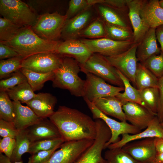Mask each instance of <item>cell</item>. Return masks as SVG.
I'll use <instances>...</instances> for the list:
<instances>
[{"label":"cell","mask_w":163,"mask_h":163,"mask_svg":"<svg viewBox=\"0 0 163 163\" xmlns=\"http://www.w3.org/2000/svg\"><path fill=\"white\" fill-rule=\"evenodd\" d=\"M49 119L65 142L95 138V120L77 109L59 106Z\"/></svg>","instance_id":"1"},{"label":"cell","mask_w":163,"mask_h":163,"mask_svg":"<svg viewBox=\"0 0 163 163\" xmlns=\"http://www.w3.org/2000/svg\"><path fill=\"white\" fill-rule=\"evenodd\" d=\"M60 42L43 39L34 32L31 27L26 26L21 27L10 40L1 42L13 48L24 59L38 53H56Z\"/></svg>","instance_id":"2"},{"label":"cell","mask_w":163,"mask_h":163,"mask_svg":"<svg viewBox=\"0 0 163 163\" xmlns=\"http://www.w3.org/2000/svg\"><path fill=\"white\" fill-rule=\"evenodd\" d=\"M80 71L79 64L75 59L63 56L61 65L53 72V86L67 90L75 97H83L85 80L79 77Z\"/></svg>","instance_id":"3"},{"label":"cell","mask_w":163,"mask_h":163,"mask_svg":"<svg viewBox=\"0 0 163 163\" xmlns=\"http://www.w3.org/2000/svg\"><path fill=\"white\" fill-rule=\"evenodd\" d=\"M0 14L21 27H33L39 16L28 4L20 0H0Z\"/></svg>","instance_id":"4"},{"label":"cell","mask_w":163,"mask_h":163,"mask_svg":"<svg viewBox=\"0 0 163 163\" xmlns=\"http://www.w3.org/2000/svg\"><path fill=\"white\" fill-rule=\"evenodd\" d=\"M79 65L81 71L91 73L105 81L117 86L124 87L123 83L113 66L106 57L98 53H93L83 64Z\"/></svg>","instance_id":"5"},{"label":"cell","mask_w":163,"mask_h":163,"mask_svg":"<svg viewBox=\"0 0 163 163\" xmlns=\"http://www.w3.org/2000/svg\"><path fill=\"white\" fill-rule=\"evenodd\" d=\"M67 20L66 16L57 12L46 13L38 17L31 28L38 36L48 40L59 41L64 26Z\"/></svg>","instance_id":"6"},{"label":"cell","mask_w":163,"mask_h":163,"mask_svg":"<svg viewBox=\"0 0 163 163\" xmlns=\"http://www.w3.org/2000/svg\"><path fill=\"white\" fill-rule=\"evenodd\" d=\"M96 136L92 144L80 156L75 163H99L104 160L102 152L111 136V131L102 120H95Z\"/></svg>","instance_id":"7"},{"label":"cell","mask_w":163,"mask_h":163,"mask_svg":"<svg viewBox=\"0 0 163 163\" xmlns=\"http://www.w3.org/2000/svg\"><path fill=\"white\" fill-rule=\"evenodd\" d=\"M84 99L91 112L94 119H100L106 123L110 129L111 136L106 144L104 149L111 144L119 141V136L124 134H135L140 132L141 130L127 122H119L112 119L98 110L91 101L86 98Z\"/></svg>","instance_id":"8"},{"label":"cell","mask_w":163,"mask_h":163,"mask_svg":"<svg viewBox=\"0 0 163 163\" xmlns=\"http://www.w3.org/2000/svg\"><path fill=\"white\" fill-rule=\"evenodd\" d=\"M94 141L82 139L64 142L44 163H75Z\"/></svg>","instance_id":"9"},{"label":"cell","mask_w":163,"mask_h":163,"mask_svg":"<svg viewBox=\"0 0 163 163\" xmlns=\"http://www.w3.org/2000/svg\"><path fill=\"white\" fill-rule=\"evenodd\" d=\"M83 98L92 102L100 98L116 96L124 91V87L107 84L101 78L91 73H87Z\"/></svg>","instance_id":"10"},{"label":"cell","mask_w":163,"mask_h":163,"mask_svg":"<svg viewBox=\"0 0 163 163\" xmlns=\"http://www.w3.org/2000/svg\"><path fill=\"white\" fill-rule=\"evenodd\" d=\"M63 57L53 53L37 54L24 59L21 68L40 73L54 72L61 65Z\"/></svg>","instance_id":"11"},{"label":"cell","mask_w":163,"mask_h":163,"mask_svg":"<svg viewBox=\"0 0 163 163\" xmlns=\"http://www.w3.org/2000/svg\"><path fill=\"white\" fill-rule=\"evenodd\" d=\"M94 5H91L73 18L67 20L61 33L64 40L78 39L81 32L97 17Z\"/></svg>","instance_id":"12"},{"label":"cell","mask_w":163,"mask_h":163,"mask_svg":"<svg viewBox=\"0 0 163 163\" xmlns=\"http://www.w3.org/2000/svg\"><path fill=\"white\" fill-rule=\"evenodd\" d=\"M138 43H134L126 51L119 54L106 57L111 64L136 87L135 74L138 64L136 51Z\"/></svg>","instance_id":"13"},{"label":"cell","mask_w":163,"mask_h":163,"mask_svg":"<svg viewBox=\"0 0 163 163\" xmlns=\"http://www.w3.org/2000/svg\"><path fill=\"white\" fill-rule=\"evenodd\" d=\"M92 53H98L106 57L116 56L129 49L133 41L120 42L104 37L98 39H80Z\"/></svg>","instance_id":"14"},{"label":"cell","mask_w":163,"mask_h":163,"mask_svg":"<svg viewBox=\"0 0 163 163\" xmlns=\"http://www.w3.org/2000/svg\"><path fill=\"white\" fill-rule=\"evenodd\" d=\"M155 138H149L129 142L122 148L139 163L154 161L157 154Z\"/></svg>","instance_id":"15"},{"label":"cell","mask_w":163,"mask_h":163,"mask_svg":"<svg viewBox=\"0 0 163 163\" xmlns=\"http://www.w3.org/2000/svg\"><path fill=\"white\" fill-rule=\"evenodd\" d=\"M127 120L139 130L146 129L157 116L144 106L137 103L128 102L123 106Z\"/></svg>","instance_id":"16"},{"label":"cell","mask_w":163,"mask_h":163,"mask_svg":"<svg viewBox=\"0 0 163 163\" xmlns=\"http://www.w3.org/2000/svg\"><path fill=\"white\" fill-rule=\"evenodd\" d=\"M56 53L75 59L80 65L85 63L93 53L80 39H73L61 42Z\"/></svg>","instance_id":"17"},{"label":"cell","mask_w":163,"mask_h":163,"mask_svg":"<svg viewBox=\"0 0 163 163\" xmlns=\"http://www.w3.org/2000/svg\"><path fill=\"white\" fill-rule=\"evenodd\" d=\"M94 6L97 17L104 22L133 30L129 17V11L101 4H96Z\"/></svg>","instance_id":"18"},{"label":"cell","mask_w":163,"mask_h":163,"mask_svg":"<svg viewBox=\"0 0 163 163\" xmlns=\"http://www.w3.org/2000/svg\"><path fill=\"white\" fill-rule=\"evenodd\" d=\"M119 141L108 145L107 148H122L127 143L149 138H163V129L157 117H155L148 126L142 131L135 134H124Z\"/></svg>","instance_id":"19"},{"label":"cell","mask_w":163,"mask_h":163,"mask_svg":"<svg viewBox=\"0 0 163 163\" xmlns=\"http://www.w3.org/2000/svg\"><path fill=\"white\" fill-rule=\"evenodd\" d=\"M57 102L55 96L48 93H39L26 104L39 117L43 119L50 117L54 113Z\"/></svg>","instance_id":"20"},{"label":"cell","mask_w":163,"mask_h":163,"mask_svg":"<svg viewBox=\"0 0 163 163\" xmlns=\"http://www.w3.org/2000/svg\"><path fill=\"white\" fill-rule=\"evenodd\" d=\"M140 15L144 24L149 29L163 25V8L158 0H143Z\"/></svg>","instance_id":"21"},{"label":"cell","mask_w":163,"mask_h":163,"mask_svg":"<svg viewBox=\"0 0 163 163\" xmlns=\"http://www.w3.org/2000/svg\"><path fill=\"white\" fill-rule=\"evenodd\" d=\"M25 130L31 143L61 137L55 126L47 118L43 119L38 123L28 127Z\"/></svg>","instance_id":"22"},{"label":"cell","mask_w":163,"mask_h":163,"mask_svg":"<svg viewBox=\"0 0 163 163\" xmlns=\"http://www.w3.org/2000/svg\"><path fill=\"white\" fill-rule=\"evenodd\" d=\"M143 0H129L128 15L133 32L134 42L138 43L149 28L144 24L140 15Z\"/></svg>","instance_id":"23"},{"label":"cell","mask_w":163,"mask_h":163,"mask_svg":"<svg viewBox=\"0 0 163 163\" xmlns=\"http://www.w3.org/2000/svg\"><path fill=\"white\" fill-rule=\"evenodd\" d=\"M91 102L106 115L113 117L121 122H126L123 109L124 104L116 96L100 98L94 100Z\"/></svg>","instance_id":"24"},{"label":"cell","mask_w":163,"mask_h":163,"mask_svg":"<svg viewBox=\"0 0 163 163\" xmlns=\"http://www.w3.org/2000/svg\"><path fill=\"white\" fill-rule=\"evenodd\" d=\"M15 117L14 123L19 131L26 129L43 119L38 117L28 106L23 105L18 101H13Z\"/></svg>","instance_id":"25"},{"label":"cell","mask_w":163,"mask_h":163,"mask_svg":"<svg viewBox=\"0 0 163 163\" xmlns=\"http://www.w3.org/2000/svg\"><path fill=\"white\" fill-rule=\"evenodd\" d=\"M155 28H150L138 43L136 56L138 61L144 62L151 56L158 54L161 52L158 46Z\"/></svg>","instance_id":"26"},{"label":"cell","mask_w":163,"mask_h":163,"mask_svg":"<svg viewBox=\"0 0 163 163\" xmlns=\"http://www.w3.org/2000/svg\"><path fill=\"white\" fill-rule=\"evenodd\" d=\"M136 87L139 90L158 87V79L141 63H138L135 76Z\"/></svg>","instance_id":"27"},{"label":"cell","mask_w":163,"mask_h":163,"mask_svg":"<svg viewBox=\"0 0 163 163\" xmlns=\"http://www.w3.org/2000/svg\"><path fill=\"white\" fill-rule=\"evenodd\" d=\"M117 71L123 83L125 89L123 93H119L116 97L124 104L127 102H132L139 104L145 107L141 98L139 91L132 86L129 79L119 70L117 69Z\"/></svg>","instance_id":"28"},{"label":"cell","mask_w":163,"mask_h":163,"mask_svg":"<svg viewBox=\"0 0 163 163\" xmlns=\"http://www.w3.org/2000/svg\"><path fill=\"white\" fill-rule=\"evenodd\" d=\"M104 23L106 38L117 41L134 42V34L132 29Z\"/></svg>","instance_id":"29"},{"label":"cell","mask_w":163,"mask_h":163,"mask_svg":"<svg viewBox=\"0 0 163 163\" xmlns=\"http://www.w3.org/2000/svg\"><path fill=\"white\" fill-rule=\"evenodd\" d=\"M11 99L26 103L36 96L27 82L17 85L5 91Z\"/></svg>","instance_id":"30"},{"label":"cell","mask_w":163,"mask_h":163,"mask_svg":"<svg viewBox=\"0 0 163 163\" xmlns=\"http://www.w3.org/2000/svg\"><path fill=\"white\" fill-rule=\"evenodd\" d=\"M20 70L26 76L28 83L34 92L42 89L46 82L52 81L54 77L53 72L40 73L22 68Z\"/></svg>","instance_id":"31"},{"label":"cell","mask_w":163,"mask_h":163,"mask_svg":"<svg viewBox=\"0 0 163 163\" xmlns=\"http://www.w3.org/2000/svg\"><path fill=\"white\" fill-rule=\"evenodd\" d=\"M139 91L145 107L157 116L159 99L158 87H149Z\"/></svg>","instance_id":"32"},{"label":"cell","mask_w":163,"mask_h":163,"mask_svg":"<svg viewBox=\"0 0 163 163\" xmlns=\"http://www.w3.org/2000/svg\"><path fill=\"white\" fill-rule=\"evenodd\" d=\"M15 147L10 158L13 162L22 161V156L25 153L28 152L31 142L29 139L25 129L19 131L15 138Z\"/></svg>","instance_id":"33"},{"label":"cell","mask_w":163,"mask_h":163,"mask_svg":"<svg viewBox=\"0 0 163 163\" xmlns=\"http://www.w3.org/2000/svg\"><path fill=\"white\" fill-rule=\"evenodd\" d=\"M103 21L97 17L80 34L79 38L95 39L106 37Z\"/></svg>","instance_id":"34"},{"label":"cell","mask_w":163,"mask_h":163,"mask_svg":"<svg viewBox=\"0 0 163 163\" xmlns=\"http://www.w3.org/2000/svg\"><path fill=\"white\" fill-rule=\"evenodd\" d=\"M24 59L21 56L1 60L0 61V78L4 79L9 77L14 72L21 68Z\"/></svg>","instance_id":"35"},{"label":"cell","mask_w":163,"mask_h":163,"mask_svg":"<svg viewBox=\"0 0 163 163\" xmlns=\"http://www.w3.org/2000/svg\"><path fill=\"white\" fill-rule=\"evenodd\" d=\"M104 158L107 163H139L122 148L108 149Z\"/></svg>","instance_id":"36"},{"label":"cell","mask_w":163,"mask_h":163,"mask_svg":"<svg viewBox=\"0 0 163 163\" xmlns=\"http://www.w3.org/2000/svg\"><path fill=\"white\" fill-rule=\"evenodd\" d=\"M5 91L0 92V119L14 123L15 114L12 101Z\"/></svg>","instance_id":"37"},{"label":"cell","mask_w":163,"mask_h":163,"mask_svg":"<svg viewBox=\"0 0 163 163\" xmlns=\"http://www.w3.org/2000/svg\"><path fill=\"white\" fill-rule=\"evenodd\" d=\"M65 142L62 137L40 140L31 143L28 153L31 155L38 152L52 150Z\"/></svg>","instance_id":"38"},{"label":"cell","mask_w":163,"mask_h":163,"mask_svg":"<svg viewBox=\"0 0 163 163\" xmlns=\"http://www.w3.org/2000/svg\"><path fill=\"white\" fill-rule=\"evenodd\" d=\"M21 27L3 18H0V42H6L12 39Z\"/></svg>","instance_id":"39"},{"label":"cell","mask_w":163,"mask_h":163,"mask_svg":"<svg viewBox=\"0 0 163 163\" xmlns=\"http://www.w3.org/2000/svg\"><path fill=\"white\" fill-rule=\"evenodd\" d=\"M158 79L163 76V52L153 55L141 63Z\"/></svg>","instance_id":"40"},{"label":"cell","mask_w":163,"mask_h":163,"mask_svg":"<svg viewBox=\"0 0 163 163\" xmlns=\"http://www.w3.org/2000/svg\"><path fill=\"white\" fill-rule=\"evenodd\" d=\"M27 82V79L20 69L13 73L8 78L0 81V91H6L17 85Z\"/></svg>","instance_id":"41"},{"label":"cell","mask_w":163,"mask_h":163,"mask_svg":"<svg viewBox=\"0 0 163 163\" xmlns=\"http://www.w3.org/2000/svg\"><path fill=\"white\" fill-rule=\"evenodd\" d=\"M91 6L88 0H71L65 15L69 19Z\"/></svg>","instance_id":"42"},{"label":"cell","mask_w":163,"mask_h":163,"mask_svg":"<svg viewBox=\"0 0 163 163\" xmlns=\"http://www.w3.org/2000/svg\"><path fill=\"white\" fill-rule=\"evenodd\" d=\"M89 4L93 5L101 4L114 8L129 11V0H88Z\"/></svg>","instance_id":"43"},{"label":"cell","mask_w":163,"mask_h":163,"mask_svg":"<svg viewBox=\"0 0 163 163\" xmlns=\"http://www.w3.org/2000/svg\"><path fill=\"white\" fill-rule=\"evenodd\" d=\"M61 145L47 151H42L33 154L28 158L27 163H44L50 158L53 153Z\"/></svg>","instance_id":"44"},{"label":"cell","mask_w":163,"mask_h":163,"mask_svg":"<svg viewBox=\"0 0 163 163\" xmlns=\"http://www.w3.org/2000/svg\"><path fill=\"white\" fill-rule=\"evenodd\" d=\"M19 131L13 123L0 119V136L2 138L9 137L15 138Z\"/></svg>","instance_id":"45"},{"label":"cell","mask_w":163,"mask_h":163,"mask_svg":"<svg viewBox=\"0 0 163 163\" xmlns=\"http://www.w3.org/2000/svg\"><path fill=\"white\" fill-rule=\"evenodd\" d=\"M16 141L15 138L6 137L0 139V153H4L10 158L15 147Z\"/></svg>","instance_id":"46"},{"label":"cell","mask_w":163,"mask_h":163,"mask_svg":"<svg viewBox=\"0 0 163 163\" xmlns=\"http://www.w3.org/2000/svg\"><path fill=\"white\" fill-rule=\"evenodd\" d=\"M158 88L159 99L157 117L161 123L163 120V76L158 78Z\"/></svg>","instance_id":"47"},{"label":"cell","mask_w":163,"mask_h":163,"mask_svg":"<svg viewBox=\"0 0 163 163\" xmlns=\"http://www.w3.org/2000/svg\"><path fill=\"white\" fill-rule=\"evenodd\" d=\"M20 56L13 48L0 42V59H5Z\"/></svg>","instance_id":"48"},{"label":"cell","mask_w":163,"mask_h":163,"mask_svg":"<svg viewBox=\"0 0 163 163\" xmlns=\"http://www.w3.org/2000/svg\"><path fill=\"white\" fill-rule=\"evenodd\" d=\"M155 34L157 39L160 44L161 51L163 52V25L156 28Z\"/></svg>","instance_id":"49"},{"label":"cell","mask_w":163,"mask_h":163,"mask_svg":"<svg viewBox=\"0 0 163 163\" xmlns=\"http://www.w3.org/2000/svg\"><path fill=\"white\" fill-rule=\"evenodd\" d=\"M154 143L157 152H163V138H155Z\"/></svg>","instance_id":"50"},{"label":"cell","mask_w":163,"mask_h":163,"mask_svg":"<svg viewBox=\"0 0 163 163\" xmlns=\"http://www.w3.org/2000/svg\"><path fill=\"white\" fill-rule=\"evenodd\" d=\"M0 163H23L22 160L18 162H12L10 158L4 155L2 153H0Z\"/></svg>","instance_id":"51"},{"label":"cell","mask_w":163,"mask_h":163,"mask_svg":"<svg viewBox=\"0 0 163 163\" xmlns=\"http://www.w3.org/2000/svg\"><path fill=\"white\" fill-rule=\"evenodd\" d=\"M154 161L158 163H163V152H157Z\"/></svg>","instance_id":"52"},{"label":"cell","mask_w":163,"mask_h":163,"mask_svg":"<svg viewBox=\"0 0 163 163\" xmlns=\"http://www.w3.org/2000/svg\"><path fill=\"white\" fill-rule=\"evenodd\" d=\"M159 3L160 6L163 8V0H159Z\"/></svg>","instance_id":"53"},{"label":"cell","mask_w":163,"mask_h":163,"mask_svg":"<svg viewBox=\"0 0 163 163\" xmlns=\"http://www.w3.org/2000/svg\"><path fill=\"white\" fill-rule=\"evenodd\" d=\"M99 163H107L106 162V161L104 159V160L99 162Z\"/></svg>","instance_id":"54"},{"label":"cell","mask_w":163,"mask_h":163,"mask_svg":"<svg viewBox=\"0 0 163 163\" xmlns=\"http://www.w3.org/2000/svg\"><path fill=\"white\" fill-rule=\"evenodd\" d=\"M160 124H161V125L162 128L163 129V120L160 123Z\"/></svg>","instance_id":"55"},{"label":"cell","mask_w":163,"mask_h":163,"mask_svg":"<svg viewBox=\"0 0 163 163\" xmlns=\"http://www.w3.org/2000/svg\"><path fill=\"white\" fill-rule=\"evenodd\" d=\"M149 163H158L157 162H156V161H153L152 162H150Z\"/></svg>","instance_id":"56"}]
</instances>
